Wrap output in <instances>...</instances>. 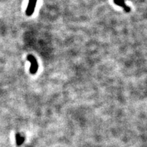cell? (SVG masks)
I'll list each match as a JSON object with an SVG mask.
<instances>
[{"mask_svg": "<svg viewBox=\"0 0 147 147\" xmlns=\"http://www.w3.org/2000/svg\"><path fill=\"white\" fill-rule=\"evenodd\" d=\"M27 59L31 63L30 69H29L30 74H36L37 73V71H38V67H39L36 57H35L34 55H27Z\"/></svg>", "mask_w": 147, "mask_h": 147, "instance_id": "obj_1", "label": "cell"}, {"mask_svg": "<svg viewBox=\"0 0 147 147\" xmlns=\"http://www.w3.org/2000/svg\"><path fill=\"white\" fill-rule=\"evenodd\" d=\"M37 1L38 0H29L28 5H27L26 11H25V14L27 16H32L34 14L36 6Z\"/></svg>", "mask_w": 147, "mask_h": 147, "instance_id": "obj_2", "label": "cell"}, {"mask_svg": "<svg viewBox=\"0 0 147 147\" xmlns=\"http://www.w3.org/2000/svg\"><path fill=\"white\" fill-rule=\"evenodd\" d=\"M113 1L115 4L119 5V6L122 7L124 9L125 12H129L130 10H131V8L126 5L125 2V0H113Z\"/></svg>", "mask_w": 147, "mask_h": 147, "instance_id": "obj_3", "label": "cell"}, {"mask_svg": "<svg viewBox=\"0 0 147 147\" xmlns=\"http://www.w3.org/2000/svg\"><path fill=\"white\" fill-rule=\"evenodd\" d=\"M16 140L18 145H21L23 143L24 138L22 137L19 134H17L16 135Z\"/></svg>", "mask_w": 147, "mask_h": 147, "instance_id": "obj_4", "label": "cell"}]
</instances>
